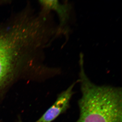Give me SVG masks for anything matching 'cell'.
<instances>
[{
  "instance_id": "1",
  "label": "cell",
  "mask_w": 122,
  "mask_h": 122,
  "mask_svg": "<svg viewBox=\"0 0 122 122\" xmlns=\"http://www.w3.org/2000/svg\"><path fill=\"white\" fill-rule=\"evenodd\" d=\"M36 50L27 29L17 22H0V90L32 68Z\"/></svg>"
},
{
  "instance_id": "2",
  "label": "cell",
  "mask_w": 122,
  "mask_h": 122,
  "mask_svg": "<svg viewBox=\"0 0 122 122\" xmlns=\"http://www.w3.org/2000/svg\"><path fill=\"white\" fill-rule=\"evenodd\" d=\"M78 81L81 96L75 122H122V87L96 85L82 71Z\"/></svg>"
},
{
  "instance_id": "3",
  "label": "cell",
  "mask_w": 122,
  "mask_h": 122,
  "mask_svg": "<svg viewBox=\"0 0 122 122\" xmlns=\"http://www.w3.org/2000/svg\"><path fill=\"white\" fill-rule=\"evenodd\" d=\"M77 82H74L60 93L54 103L36 122H52L65 113L70 107L71 100L74 94L73 89Z\"/></svg>"
},
{
  "instance_id": "4",
  "label": "cell",
  "mask_w": 122,
  "mask_h": 122,
  "mask_svg": "<svg viewBox=\"0 0 122 122\" xmlns=\"http://www.w3.org/2000/svg\"><path fill=\"white\" fill-rule=\"evenodd\" d=\"M21 122V121H20V122Z\"/></svg>"
}]
</instances>
